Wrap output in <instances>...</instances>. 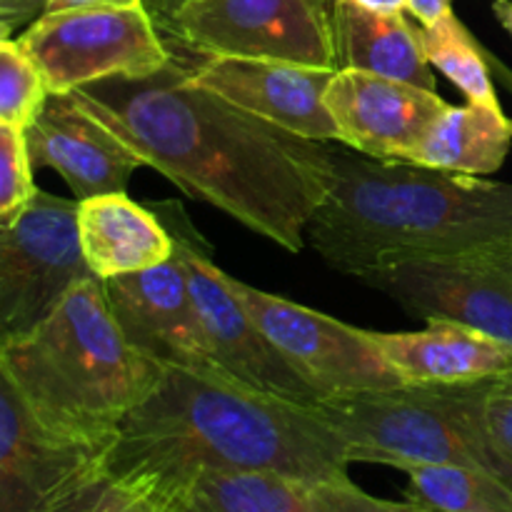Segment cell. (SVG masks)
Here are the masks:
<instances>
[{"mask_svg":"<svg viewBox=\"0 0 512 512\" xmlns=\"http://www.w3.org/2000/svg\"><path fill=\"white\" fill-rule=\"evenodd\" d=\"M70 95L185 195L288 253L305 248L333 183L335 150L323 140L278 128L190 83L175 55L148 78L103 80Z\"/></svg>","mask_w":512,"mask_h":512,"instance_id":"cell-1","label":"cell"},{"mask_svg":"<svg viewBox=\"0 0 512 512\" xmlns=\"http://www.w3.org/2000/svg\"><path fill=\"white\" fill-rule=\"evenodd\" d=\"M348 465V445L313 405L178 365H163L105 455L108 475L173 498L205 470H258L315 485L345 478Z\"/></svg>","mask_w":512,"mask_h":512,"instance_id":"cell-2","label":"cell"},{"mask_svg":"<svg viewBox=\"0 0 512 512\" xmlns=\"http://www.w3.org/2000/svg\"><path fill=\"white\" fill-rule=\"evenodd\" d=\"M512 238V185L335 150L308 240L345 275Z\"/></svg>","mask_w":512,"mask_h":512,"instance_id":"cell-3","label":"cell"},{"mask_svg":"<svg viewBox=\"0 0 512 512\" xmlns=\"http://www.w3.org/2000/svg\"><path fill=\"white\" fill-rule=\"evenodd\" d=\"M160 373L163 365L125 338L98 278L75 285L30 333L0 343V375L15 385L33 418L103 450Z\"/></svg>","mask_w":512,"mask_h":512,"instance_id":"cell-4","label":"cell"},{"mask_svg":"<svg viewBox=\"0 0 512 512\" xmlns=\"http://www.w3.org/2000/svg\"><path fill=\"white\" fill-rule=\"evenodd\" d=\"M490 383L363 390L323 398L313 408L345 440L350 463L398 470L408 463L470 465L512 488V468L485 428L483 400Z\"/></svg>","mask_w":512,"mask_h":512,"instance_id":"cell-5","label":"cell"},{"mask_svg":"<svg viewBox=\"0 0 512 512\" xmlns=\"http://www.w3.org/2000/svg\"><path fill=\"white\" fill-rule=\"evenodd\" d=\"M18 40L43 70L50 93H73L113 78H148L173 58L143 5L55 10L40 15Z\"/></svg>","mask_w":512,"mask_h":512,"instance_id":"cell-6","label":"cell"},{"mask_svg":"<svg viewBox=\"0 0 512 512\" xmlns=\"http://www.w3.org/2000/svg\"><path fill=\"white\" fill-rule=\"evenodd\" d=\"M330 0H195L160 35L200 58L335 68Z\"/></svg>","mask_w":512,"mask_h":512,"instance_id":"cell-7","label":"cell"},{"mask_svg":"<svg viewBox=\"0 0 512 512\" xmlns=\"http://www.w3.org/2000/svg\"><path fill=\"white\" fill-rule=\"evenodd\" d=\"M415 318L448 320L512 345V238L360 275Z\"/></svg>","mask_w":512,"mask_h":512,"instance_id":"cell-8","label":"cell"},{"mask_svg":"<svg viewBox=\"0 0 512 512\" xmlns=\"http://www.w3.org/2000/svg\"><path fill=\"white\" fill-rule=\"evenodd\" d=\"M95 278L80 248L78 198L38 190L0 225V335L15 338L43 323L83 280Z\"/></svg>","mask_w":512,"mask_h":512,"instance_id":"cell-9","label":"cell"},{"mask_svg":"<svg viewBox=\"0 0 512 512\" xmlns=\"http://www.w3.org/2000/svg\"><path fill=\"white\" fill-rule=\"evenodd\" d=\"M220 275L268 343L300 378L318 390L320 398L405 385L370 338V330L353 328L288 298L265 293L225 270H220Z\"/></svg>","mask_w":512,"mask_h":512,"instance_id":"cell-10","label":"cell"},{"mask_svg":"<svg viewBox=\"0 0 512 512\" xmlns=\"http://www.w3.org/2000/svg\"><path fill=\"white\" fill-rule=\"evenodd\" d=\"M153 208L170 228L175 245L188 265L195 310H198L210 355L220 373L250 388L295 400V403L315 405L323 400L318 390L308 380L300 378L290 368L288 360L268 343L248 310L225 285L220 268L210 258V248L200 238L198 230L190 225L183 205L153 203Z\"/></svg>","mask_w":512,"mask_h":512,"instance_id":"cell-11","label":"cell"},{"mask_svg":"<svg viewBox=\"0 0 512 512\" xmlns=\"http://www.w3.org/2000/svg\"><path fill=\"white\" fill-rule=\"evenodd\" d=\"M108 450L53 433L0 375V512H43L105 470Z\"/></svg>","mask_w":512,"mask_h":512,"instance_id":"cell-12","label":"cell"},{"mask_svg":"<svg viewBox=\"0 0 512 512\" xmlns=\"http://www.w3.org/2000/svg\"><path fill=\"white\" fill-rule=\"evenodd\" d=\"M103 285L125 338L145 358L158 365L220 373L195 310L188 265L178 245L165 263L103 280Z\"/></svg>","mask_w":512,"mask_h":512,"instance_id":"cell-13","label":"cell"},{"mask_svg":"<svg viewBox=\"0 0 512 512\" xmlns=\"http://www.w3.org/2000/svg\"><path fill=\"white\" fill-rule=\"evenodd\" d=\"M448 105L438 90L363 70H335L325 90L340 143L375 160H408Z\"/></svg>","mask_w":512,"mask_h":512,"instance_id":"cell-14","label":"cell"},{"mask_svg":"<svg viewBox=\"0 0 512 512\" xmlns=\"http://www.w3.org/2000/svg\"><path fill=\"white\" fill-rule=\"evenodd\" d=\"M190 83L218 93L248 113L310 140H338L325 108L335 70L255 58H200L185 68Z\"/></svg>","mask_w":512,"mask_h":512,"instance_id":"cell-15","label":"cell"},{"mask_svg":"<svg viewBox=\"0 0 512 512\" xmlns=\"http://www.w3.org/2000/svg\"><path fill=\"white\" fill-rule=\"evenodd\" d=\"M35 168H53L78 200L125 193L143 160L70 93H50L35 123L25 130Z\"/></svg>","mask_w":512,"mask_h":512,"instance_id":"cell-16","label":"cell"},{"mask_svg":"<svg viewBox=\"0 0 512 512\" xmlns=\"http://www.w3.org/2000/svg\"><path fill=\"white\" fill-rule=\"evenodd\" d=\"M405 385H473L512 375V345L448 320H428L413 333H375Z\"/></svg>","mask_w":512,"mask_h":512,"instance_id":"cell-17","label":"cell"},{"mask_svg":"<svg viewBox=\"0 0 512 512\" xmlns=\"http://www.w3.org/2000/svg\"><path fill=\"white\" fill-rule=\"evenodd\" d=\"M78 235L85 260L98 280L140 273L175 253V238L153 205L125 193L78 200Z\"/></svg>","mask_w":512,"mask_h":512,"instance_id":"cell-18","label":"cell"},{"mask_svg":"<svg viewBox=\"0 0 512 512\" xmlns=\"http://www.w3.org/2000/svg\"><path fill=\"white\" fill-rule=\"evenodd\" d=\"M330 20L338 70H363L438 90L420 28L405 15L373 13L353 0H330Z\"/></svg>","mask_w":512,"mask_h":512,"instance_id":"cell-19","label":"cell"},{"mask_svg":"<svg viewBox=\"0 0 512 512\" xmlns=\"http://www.w3.org/2000/svg\"><path fill=\"white\" fill-rule=\"evenodd\" d=\"M512 118L490 105H448L410 153L408 163L463 175H493L508 160Z\"/></svg>","mask_w":512,"mask_h":512,"instance_id":"cell-20","label":"cell"},{"mask_svg":"<svg viewBox=\"0 0 512 512\" xmlns=\"http://www.w3.org/2000/svg\"><path fill=\"white\" fill-rule=\"evenodd\" d=\"M178 512H313L308 485L258 470H205L178 495Z\"/></svg>","mask_w":512,"mask_h":512,"instance_id":"cell-21","label":"cell"},{"mask_svg":"<svg viewBox=\"0 0 512 512\" xmlns=\"http://www.w3.org/2000/svg\"><path fill=\"white\" fill-rule=\"evenodd\" d=\"M405 500L433 512H512V488L483 468L455 463H408Z\"/></svg>","mask_w":512,"mask_h":512,"instance_id":"cell-22","label":"cell"},{"mask_svg":"<svg viewBox=\"0 0 512 512\" xmlns=\"http://www.w3.org/2000/svg\"><path fill=\"white\" fill-rule=\"evenodd\" d=\"M420 38L430 65L438 68L468 98V103L503 108L490 73L493 58L485 53L483 45L465 28L458 15H445L430 28L420 25Z\"/></svg>","mask_w":512,"mask_h":512,"instance_id":"cell-23","label":"cell"},{"mask_svg":"<svg viewBox=\"0 0 512 512\" xmlns=\"http://www.w3.org/2000/svg\"><path fill=\"white\" fill-rule=\"evenodd\" d=\"M50 88L18 38H0V123L28 130L45 108Z\"/></svg>","mask_w":512,"mask_h":512,"instance_id":"cell-24","label":"cell"},{"mask_svg":"<svg viewBox=\"0 0 512 512\" xmlns=\"http://www.w3.org/2000/svg\"><path fill=\"white\" fill-rule=\"evenodd\" d=\"M25 130L0 123V225L10 223L38 195Z\"/></svg>","mask_w":512,"mask_h":512,"instance_id":"cell-25","label":"cell"},{"mask_svg":"<svg viewBox=\"0 0 512 512\" xmlns=\"http://www.w3.org/2000/svg\"><path fill=\"white\" fill-rule=\"evenodd\" d=\"M308 495L313 512H433L413 500L395 503V500L375 498L360 490L348 475L308 485Z\"/></svg>","mask_w":512,"mask_h":512,"instance_id":"cell-26","label":"cell"},{"mask_svg":"<svg viewBox=\"0 0 512 512\" xmlns=\"http://www.w3.org/2000/svg\"><path fill=\"white\" fill-rule=\"evenodd\" d=\"M90 512H178V498L143 480L108 475V483L100 490Z\"/></svg>","mask_w":512,"mask_h":512,"instance_id":"cell-27","label":"cell"},{"mask_svg":"<svg viewBox=\"0 0 512 512\" xmlns=\"http://www.w3.org/2000/svg\"><path fill=\"white\" fill-rule=\"evenodd\" d=\"M485 428L495 450L503 455L505 463L512 468V375L510 378L493 380L483 400Z\"/></svg>","mask_w":512,"mask_h":512,"instance_id":"cell-28","label":"cell"},{"mask_svg":"<svg viewBox=\"0 0 512 512\" xmlns=\"http://www.w3.org/2000/svg\"><path fill=\"white\" fill-rule=\"evenodd\" d=\"M50 0H0V38H13L48 13Z\"/></svg>","mask_w":512,"mask_h":512,"instance_id":"cell-29","label":"cell"},{"mask_svg":"<svg viewBox=\"0 0 512 512\" xmlns=\"http://www.w3.org/2000/svg\"><path fill=\"white\" fill-rule=\"evenodd\" d=\"M408 13L418 20L423 28H430L445 15L453 13V0H408Z\"/></svg>","mask_w":512,"mask_h":512,"instance_id":"cell-30","label":"cell"},{"mask_svg":"<svg viewBox=\"0 0 512 512\" xmlns=\"http://www.w3.org/2000/svg\"><path fill=\"white\" fill-rule=\"evenodd\" d=\"M190 3H195V0H143V8L148 10V15L155 20V25L160 30Z\"/></svg>","mask_w":512,"mask_h":512,"instance_id":"cell-31","label":"cell"},{"mask_svg":"<svg viewBox=\"0 0 512 512\" xmlns=\"http://www.w3.org/2000/svg\"><path fill=\"white\" fill-rule=\"evenodd\" d=\"M103 5L133 8V5H143V0H50L48 13H55V10H70V8H103Z\"/></svg>","mask_w":512,"mask_h":512,"instance_id":"cell-32","label":"cell"},{"mask_svg":"<svg viewBox=\"0 0 512 512\" xmlns=\"http://www.w3.org/2000/svg\"><path fill=\"white\" fill-rule=\"evenodd\" d=\"M353 3L383 15H403L408 10V0H353Z\"/></svg>","mask_w":512,"mask_h":512,"instance_id":"cell-33","label":"cell"},{"mask_svg":"<svg viewBox=\"0 0 512 512\" xmlns=\"http://www.w3.org/2000/svg\"><path fill=\"white\" fill-rule=\"evenodd\" d=\"M493 13H495V18L500 20V25L508 30L510 38H512V0H495Z\"/></svg>","mask_w":512,"mask_h":512,"instance_id":"cell-34","label":"cell"},{"mask_svg":"<svg viewBox=\"0 0 512 512\" xmlns=\"http://www.w3.org/2000/svg\"><path fill=\"white\" fill-rule=\"evenodd\" d=\"M505 80H508V83L512 85V73H508V70H505Z\"/></svg>","mask_w":512,"mask_h":512,"instance_id":"cell-35","label":"cell"}]
</instances>
